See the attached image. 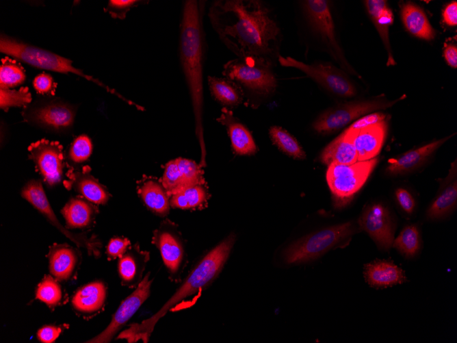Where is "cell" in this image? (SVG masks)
Returning a JSON list of instances; mask_svg holds the SVG:
<instances>
[{
	"label": "cell",
	"mask_w": 457,
	"mask_h": 343,
	"mask_svg": "<svg viewBox=\"0 0 457 343\" xmlns=\"http://www.w3.org/2000/svg\"><path fill=\"white\" fill-rule=\"evenodd\" d=\"M211 26L237 58L272 64L280 30L267 5L259 0H217L209 7Z\"/></svg>",
	"instance_id": "6da1fadb"
},
{
	"label": "cell",
	"mask_w": 457,
	"mask_h": 343,
	"mask_svg": "<svg viewBox=\"0 0 457 343\" xmlns=\"http://www.w3.org/2000/svg\"><path fill=\"white\" fill-rule=\"evenodd\" d=\"M203 1L183 2L180 23L179 59L188 88L195 120V133L201 151L200 164L205 166L203 125L204 34Z\"/></svg>",
	"instance_id": "7a4b0ae2"
},
{
	"label": "cell",
	"mask_w": 457,
	"mask_h": 343,
	"mask_svg": "<svg viewBox=\"0 0 457 343\" xmlns=\"http://www.w3.org/2000/svg\"><path fill=\"white\" fill-rule=\"evenodd\" d=\"M235 238V235L232 233L208 252L192 268L173 295L157 313L140 324L131 325L117 338L125 339L128 342L140 340L147 342L161 318L168 312L179 311L189 307L188 298L200 292L217 277L229 256Z\"/></svg>",
	"instance_id": "3957f363"
},
{
	"label": "cell",
	"mask_w": 457,
	"mask_h": 343,
	"mask_svg": "<svg viewBox=\"0 0 457 343\" xmlns=\"http://www.w3.org/2000/svg\"><path fill=\"white\" fill-rule=\"evenodd\" d=\"M0 51L18 61L38 68L64 74L70 73L77 75L105 88L112 93H116L97 79L85 74L81 69L73 66L70 60L5 34H1L0 37Z\"/></svg>",
	"instance_id": "277c9868"
},
{
	"label": "cell",
	"mask_w": 457,
	"mask_h": 343,
	"mask_svg": "<svg viewBox=\"0 0 457 343\" xmlns=\"http://www.w3.org/2000/svg\"><path fill=\"white\" fill-rule=\"evenodd\" d=\"M272 66L261 59L237 58L224 65L222 75L237 84L244 95H267L274 92L278 84Z\"/></svg>",
	"instance_id": "5b68a950"
},
{
	"label": "cell",
	"mask_w": 457,
	"mask_h": 343,
	"mask_svg": "<svg viewBox=\"0 0 457 343\" xmlns=\"http://www.w3.org/2000/svg\"><path fill=\"white\" fill-rule=\"evenodd\" d=\"M356 231L351 222L333 225L310 233L291 244L284 252L288 264L315 259L350 238Z\"/></svg>",
	"instance_id": "8992f818"
},
{
	"label": "cell",
	"mask_w": 457,
	"mask_h": 343,
	"mask_svg": "<svg viewBox=\"0 0 457 343\" xmlns=\"http://www.w3.org/2000/svg\"><path fill=\"white\" fill-rule=\"evenodd\" d=\"M377 162L378 159L374 157L352 164L332 163L328 166L326 181L336 207H343L351 201L365 184Z\"/></svg>",
	"instance_id": "52a82bcc"
},
{
	"label": "cell",
	"mask_w": 457,
	"mask_h": 343,
	"mask_svg": "<svg viewBox=\"0 0 457 343\" xmlns=\"http://www.w3.org/2000/svg\"><path fill=\"white\" fill-rule=\"evenodd\" d=\"M75 115V107L58 98L36 100L22 112L25 122L57 134L70 131Z\"/></svg>",
	"instance_id": "ba28073f"
},
{
	"label": "cell",
	"mask_w": 457,
	"mask_h": 343,
	"mask_svg": "<svg viewBox=\"0 0 457 343\" xmlns=\"http://www.w3.org/2000/svg\"><path fill=\"white\" fill-rule=\"evenodd\" d=\"M21 196L39 212L47 220L70 240L78 248L86 250L89 255L97 258L101 256L102 243L97 236H88L86 233L70 232L57 218L47 197L42 183L40 179L29 180L21 191Z\"/></svg>",
	"instance_id": "9c48e42d"
},
{
	"label": "cell",
	"mask_w": 457,
	"mask_h": 343,
	"mask_svg": "<svg viewBox=\"0 0 457 343\" xmlns=\"http://www.w3.org/2000/svg\"><path fill=\"white\" fill-rule=\"evenodd\" d=\"M404 98V96L393 101L376 99L340 103L320 114L314 120L313 128L319 134H328L341 129L364 114L390 107Z\"/></svg>",
	"instance_id": "30bf717a"
},
{
	"label": "cell",
	"mask_w": 457,
	"mask_h": 343,
	"mask_svg": "<svg viewBox=\"0 0 457 343\" xmlns=\"http://www.w3.org/2000/svg\"><path fill=\"white\" fill-rule=\"evenodd\" d=\"M29 158L36 171L49 188L64 184L72 167L67 163L62 145L57 141L43 138L28 147Z\"/></svg>",
	"instance_id": "8fae6325"
},
{
	"label": "cell",
	"mask_w": 457,
	"mask_h": 343,
	"mask_svg": "<svg viewBox=\"0 0 457 343\" xmlns=\"http://www.w3.org/2000/svg\"><path fill=\"white\" fill-rule=\"evenodd\" d=\"M303 6L312 31L324 44L332 58L345 71L359 77L346 60L338 43L328 2L325 0H307L303 2Z\"/></svg>",
	"instance_id": "7c38bea8"
},
{
	"label": "cell",
	"mask_w": 457,
	"mask_h": 343,
	"mask_svg": "<svg viewBox=\"0 0 457 343\" xmlns=\"http://www.w3.org/2000/svg\"><path fill=\"white\" fill-rule=\"evenodd\" d=\"M278 60L283 66L292 67L306 74L316 83L332 94L351 97L356 90L347 75L329 62H315L308 64L291 57L278 55Z\"/></svg>",
	"instance_id": "4fadbf2b"
},
{
	"label": "cell",
	"mask_w": 457,
	"mask_h": 343,
	"mask_svg": "<svg viewBox=\"0 0 457 343\" xmlns=\"http://www.w3.org/2000/svg\"><path fill=\"white\" fill-rule=\"evenodd\" d=\"M152 243L157 248L170 276L175 279L185 264L184 240L177 226L171 220H164L153 231Z\"/></svg>",
	"instance_id": "5bb4252c"
},
{
	"label": "cell",
	"mask_w": 457,
	"mask_h": 343,
	"mask_svg": "<svg viewBox=\"0 0 457 343\" xmlns=\"http://www.w3.org/2000/svg\"><path fill=\"white\" fill-rule=\"evenodd\" d=\"M152 283L153 280L150 279V272H148L137 285L134 291L121 302L116 311L112 315L111 321L106 328L86 342H110L148 299L151 294Z\"/></svg>",
	"instance_id": "9a60e30c"
},
{
	"label": "cell",
	"mask_w": 457,
	"mask_h": 343,
	"mask_svg": "<svg viewBox=\"0 0 457 343\" xmlns=\"http://www.w3.org/2000/svg\"><path fill=\"white\" fill-rule=\"evenodd\" d=\"M358 224L380 248L389 250L392 246L394 226L386 206L381 203L367 205L358 219Z\"/></svg>",
	"instance_id": "2e32d148"
},
{
	"label": "cell",
	"mask_w": 457,
	"mask_h": 343,
	"mask_svg": "<svg viewBox=\"0 0 457 343\" xmlns=\"http://www.w3.org/2000/svg\"><path fill=\"white\" fill-rule=\"evenodd\" d=\"M47 256L49 272L57 281L66 283L76 278L81 262L78 248L55 243L50 246Z\"/></svg>",
	"instance_id": "e0dca14e"
},
{
	"label": "cell",
	"mask_w": 457,
	"mask_h": 343,
	"mask_svg": "<svg viewBox=\"0 0 457 343\" xmlns=\"http://www.w3.org/2000/svg\"><path fill=\"white\" fill-rule=\"evenodd\" d=\"M107 288L103 281L96 280L79 288L70 300L71 307L79 316L88 320L103 309Z\"/></svg>",
	"instance_id": "ac0fdd59"
},
{
	"label": "cell",
	"mask_w": 457,
	"mask_h": 343,
	"mask_svg": "<svg viewBox=\"0 0 457 343\" xmlns=\"http://www.w3.org/2000/svg\"><path fill=\"white\" fill-rule=\"evenodd\" d=\"M90 171L88 166L77 169L72 168L64 186L94 205H105L109 201L111 194L107 188L91 175Z\"/></svg>",
	"instance_id": "d6986e66"
},
{
	"label": "cell",
	"mask_w": 457,
	"mask_h": 343,
	"mask_svg": "<svg viewBox=\"0 0 457 343\" xmlns=\"http://www.w3.org/2000/svg\"><path fill=\"white\" fill-rule=\"evenodd\" d=\"M350 136L358 155V161L376 157L380 153L387 135V121L384 120L365 128L345 129Z\"/></svg>",
	"instance_id": "ffe728a7"
},
{
	"label": "cell",
	"mask_w": 457,
	"mask_h": 343,
	"mask_svg": "<svg viewBox=\"0 0 457 343\" xmlns=\"http://www.w3.org/2000/svg\"><path fill=\"white\" fill-rule=\"evenodd\" d=\"M149 259L148 251L142 250L138 244L131 246L118 262V272L122 285L135 288L143 279V272Z\"/></svg>",
	"instance_id": "44dd1931"
},
{
	"label": "cell",
	"mask_w": 457,
	"mask_h": 343,
	"mask_svg": "<svg viewBox=\"0 0 457 343\" xmlns=\"http://www.w3.org/2000/svg\"><path fill=\"white\" fill-rule=\"evenodd\" d=\"M137 192L144 205L154 214L166 216L170 212V196L160 179L144 176L137 182Z\"/></svg>",
	"instance_id": "7402d4cb"
},
{
	"label": "cell",
	"mask_w": 457,
	"mask_h": 343,
	"mask_svg": "<svg viewBox=\"0 0 457 343\" xmlns=\"http://www.w3.org/2000/svg\"><path fill=\"white\" fill-rule=\"evenodd\" d=\"M217 120L226 127L235 153L252 155L257 153V147L251 133L230 110L223 107Z\"/></svg>",
	"instance_id": "603a6c76"
},
{
	"label": "cell",
	"mask_w": 457,
	"mask_h": 343,
	"mask_svg": "<svg viewBox=\"0 0 457 343\" xmlns=\"http://www.w3.org/2000/svg\"><path fill=\"white\" fill-rule=\"evenodd\" d=\"M60 212L68 229H88L94 225L99 209L96 205L78 195L69 199Z\"/></svg>",
	"instance_id": "cb8c5ba5"
},
{
	"label": "cell",
	"mask_w": 457,
	"mask_h": 343,
	"mask_svg": "<svg viewBox=\"0 0 457 343\" xmlns=\"http://www.w3.org/2000/svg\"><path fill=\"white\" fill-rule=\"evenodd\" d=\"M453 135L434 140L415 149L410 150L403 155L388 160L387 172L393 175L403 174L414 170L426 161Z\"/></svg>",
	"instance_id": "d4e9b609"
},
{
	"label": "cell",
	"mask_w": 457,
	"mask_h": 343,
	"mask_svg": "<svg viewBox=\"0 0 457 343\" xmlns=\"http://www.w3.org/2000/svg\"><path fill=\"white\" fill-rule=\"evenodd\" d=\"M364 277L374 288H387L406 281L402 269L392 262L377 259L365 265Z\"/></svg>",
	"instance_id": "484cf974"
},
{
	"label": "cell",
	"mask_w": 457,
	"mask_h": 343,
	"mask_svg": "<svg viewBox=\"0 0 457 343\" xmlns=\"http://www.w3.org/2000/svg\"><path fill=\"white\" fill-rule=\"evenodd\" d=\"M368 14L374 23L387 51V66L395 64L389 40V27L393 23V14L386 1L367 0L365 1Z\"/></svg>",
	"instance_id": "4316f807"
},
{
	"label": "cell",
	"mask_w": 457,
	"mask_h": 343,
	"mask_svg": "<svg viewBox=\"0 0 457 343\" xmlns=\"http://www.w3.org/2000/svg\"><path fill=\"white\" fill-rule=\"evenodd\" d=\"M457 165L456 160L452 164L449 174L443 182V188L432 202L427 211L430 219H438L450 213L457 203Z\"/></svg>",
	"instance_id": "83f0119b"
},
{
	"label": "cell",
	"mask_w": 457,
	"mask_h": 343,
	"mask_svg": "<svg viewBox=\"0 0 457 343\" xmlns=\"http://www.w3.org/2000/svg\"><path fill=\"white\" fill-rule=\"evenodd\" d=\"M322 163L352 164L358 161V155L346 130L328 144L319 155Z\"/></svg>",
	"instance_id": "f1b7e54d"
},
{
	"label": "cell",
	"mask_w": 457,
	"mask_h": 343,
	"mask_svg": "<svg viewBox=\"0 0 457 343\" xmlns=\"http://www.w3.org/2000/svg\"><path fill=\"white\" fill-rule=\"evenodd\" d=\"M401 17L404 27L412 35L427 40L434 38V30L424 11L415 3L408 1L403 4Z\"/></svg>",
	"instance_id": "f546056e"
},
{
	"label": "cell",
	"mask_w": 457,
	"mask_h": 343,
	"mask_svg": "<svg viewBox=\"0 0 457 343\" xmlns=\"http://www.w3.org/2000/svg\"><path fill=\"white\" fill-rule=\"evenodd\" d=\"M211 95L224 106L235 107L241 103L244 93L239 86L226 77L208 76Z\"/></svg>",
	"instance_id": "4dcf8cb0"
},
{
	"label": "cell",
	"mask_w": 457,
	"mask_h": 343,
	"mask_svg": "<svg viewBox=\"0 0 457 343\" xmlns=\"http://www.w3.org/2000/svg\"><path fill=\"white\" fill-rule=\"evenodd\" d=\"M35 297L51 310L66 304L68 300L65 289L51 275H44L38 284Z\"/></svg>",
	"instance_id": "1f68e13d"
},
{
	"label": "cell",
	"mask_w": 457,
	"mask_h": 343,
	"mask_svg": "<svg viewBox=\"0 0 457 343\" xmlns=\"http://www.w3.org/2000/svg\"><path fill=\"white\" fill-rule=\"evenodd\" d=\"M209 193L206 183L196 184L170 196V207L181 209H197L206 205Z\"/></svg>",
	"instance_id": "d6a6232c"
},
{
	"label": "cell",
	"mask_w": 457,
	"mask_h": 343,
	"mask_svg": "<svg viewBox=\"0 0 457 343\" xmlns=\"http://www.w3.org/2000/svg\"><path fill=\"white\" fill-rule=\"evenodd\" d=\"M272 142L284 153L294 159L303 160L306 153L297 140L287 131L279 126L269 129Z\"/></svg>",
	"instance_id": "836d02e7"
},
{
	"label": "cell",
	"mask_w": 457,
	"mask_h": 343,
	"mask_svg": "<svg viewBox=\"0 0 457 343\" xmlns=\"http://www.w3.org/2000/svg\"><path fill=\"white\" fill-rule=\"evenodd\" d=\"M392 246L406 257H414L421 247V237L418 227L415 225L406 226Z\"/></svg>",
	"instance_id": "e575fe53"
},
{
	"label": "cell",
	"mask_w": 457,
	"mask_h": 343,
	"mask_svg": "<svg viewBox=\"0 0 457 343\" xmlns=\"http://www.w3.org/2000/svg\"><path fill=\"white\" fill-rule=\"evenodd\" d=\"M25 79V71L18 60L9 56L1 60L0 88H10L18 86Z\"/></svg>",
	"instance_id": "d590c367"
},
{
	"label": "cell",
	"mask_w": 457,
	"mask_h": 343,
	"mask_svg": "<svg viewBox=\"0 0 457 343\" xmlns=\"http://www.w3.org/2000/svg\"><path fill=\"white\" fill-rule=\"evenodd\" d=\"M31 99L28 87L18 90L0 88V107L5 112L13 107H25L31 103Z\"/></svg>",
	"instance_id": "8d00e7d4"
},
{
	"label": "cell",
	"mask_w": 457,
	"mask_h": 343,
	"mask_svg": "<svg viewBox=\"0 0 457 343\" xmlns=\"http://www.w3.org/2000/svg\"><path fill=\"white\" fill-rule=\"evenodd\" d=\"M92 152V142L91 139L87 135L82 134L77 136L71 143L66 160L70 166L79 164L86 161L91 155Z\"/></svg>",
	"instance_id": "74e56055"
},
{
	"label": "cell",
	"mask_w": 457,
	"mask_h": 343,
	"mask_svg": "<svg viewBox=\"0 0 457 343\" xmlns=\"http://www.w3.org/2000/svg\"><path fill=\"white\" fill-rule=\"evenodd\" d=\"M160 181L169 196L185 188L176 159L166 163Z\"/></svg>",
	"instance_id": "f35d334b"
},
{
	"label": "cell",
	"mask_w": 457,
	"mask_h": 343,
	"mask_svg": "<svg viewBox=\"0 0 457 343\" xmlns=\"http://www.w3.org/2000/svg\"><path fill=\"white\" fill-rule=\"evenodd\" d=\"M185 187L205 183L202 166L196 162L183 157L176 159Z\"/></svg>",
	"instance_id": "ab89813d"
},
{
	"label": "cell",
	"mask_w": 457,
	"mask_h": 343,
	"mask_svg": "<svg viewBox=\"0 0 457 343\" xmlns=\"http://www.w3.org/2000/svg\"><path fill=\"white\" fill-rule=\"evenodd\" d=\"M142 3L138 0H110L105 11L114 18L124 19L130 10Z\"/></svg>",
	"instance_id": "60d3db41"
},
{
	"label": "cell",
	"mask_w": 457,
	"mask_h": 343,
	"mask_svg": "<svg viewBox=\"0 0 457 343\" xmlns=\"http://www.w3.org/2000/svg\"><path fill=\"white\" fill-rule=\"evenodd\" d=\"M131 246V242L124 237L111 238L106 247V254L109 260L120 259Z\"/></svg>",
	"instance_id": "b9f144b4"
},
{
	"label": "cell",
	"mask_w": 457,
	"mask_h": 343,
	"mask_svg": "<svg viewBox=\"0 0 457 343\" xmlns=\"http://www.w3.org/2000/svg\"><path fill=\"white\" fill-rule=\"evenodd\" d=\"M68 328V325H47L40 327L36 333L37 339L42 343L54 342L61 333Z\"/></svg>",
	"instance_id": "7bdbcfd3"
},
{
	"label": "cell",
	"mask_w": 457,
	"mask_h": 343,
	"mask_svg": "<svg viewBox=\"0 0 457 343\" xmlns=\"http://www.w3.org/2000/svg\"><path fill=\"white\" fill-rule=\"evenodd\" d=\"M33 86L39 94L53 95L55 92L56 84L49 74L43 73L38 75L34 78Z\"/></svg>",
	"instance_id": "ee69618b"
},
{
	"label": "cell",
	"mask_w": 457,
	"mask_h": 343,
	"mask_svg": "<svg viewBox=\"0 0 457 343\" xmlns=\"http://www.w3.org/2000/svg\"><path fill=\"white\" fill-rule=\"evenodd\" d=\"M397 202L407 214H411L415 207V201L412 194L406 189L399 188L395 192Z\"/></svg>",
	"instance_id": "f6af8a7d"
},
{
	"label": "cell",
	"mask_w": 457,
	"mask_h": 343,
	"mask_svg": "<svg viewBox=\"0 0 457 343\" xmlns=\"http://www.w3.org/2000/svg\"><path fill=\"white\" fill-rule=\"evenodd\" d=\"M387 116L381 112H375L366 114L354 122L349 128L359 130L371 125L385 120Z\"/></svg>",
	"instance_id": "bcb514c9"
},
{
	"label": "cell",
	"mask_w": 457,
	"mask_h": 343,
	"mask_svg": "<svg viewBox=\"0 0 457 343\" xmlns=\"http://www.w3.org/2000/svg\"><path fill=\"white\" fill-rule=\"evenodd\" d=\"M443 18L444 22L449 26L457 25V2L456 1L449 3L443 10Z\"/></svg>",
	"instance_id": "7dc6e473"
},
{
	"label": "cell",
	"mask_w": 457,
	"mask_h": 343,
	"mask_svg": "<svg viewBox=\"0 0 457 343\" xmlns=\"http://www.w3.org/2000/svg\"><path fill=\"white\" fill-rule=\"evenodd\" d=\"M443 55L447 64L452 68L457 67V47L453 44L445 45Z\"/></svg>",
	"instance_id": "c3c4849f"
}]
</instances>
